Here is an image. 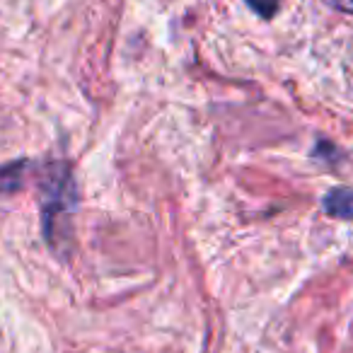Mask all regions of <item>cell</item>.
Masks as SVG:
<instances>
[{"label": "cell", "instance_id": "2", "mask_svg": "<svg viewBox=\"0 0 353 353\" xmlns=\"http://www.w3.org/2000/svg\"><path fill=\"white\" fill-rule=\"evenodd\" d=\"M261 17H274L279 10V0H247Z\"/></svg>", "mask_w": 353, "mask_h": 353}, {"label": "cell", "instance_id": "1", "mask_svg": "<svg viewBox=\"0 0 353 353\" xmlns=\"http://www.w3.org/2000/svg\"><path fill=\"white\" fill-rule=\"evenodd\" d=\"M327 211L339 218H353V192L351 189H334L327 196Z\"/></svg>", "mask_w": 353, "mask_h": 353}, {"label": "cell", "instance_id": "3", "mask_svg": "<svg viewBox=\"0 0 353 353\" xmlns=\"http://www.w3.org/2000/svg\"><path fill=\"white\" fill-rule=\"evenodd\" d=\"M329 6L336 8V10L341 12H348V15H353V0H327Z\"/></svg>", "mask_w": 353, "mask_h": 353}]
</instances>
